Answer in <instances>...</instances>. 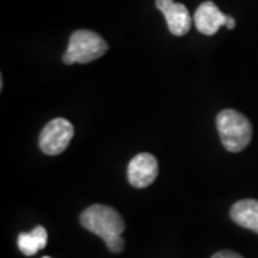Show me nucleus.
Returning a JSON list of instances; mask_svg holds the SVG:
<instances>
[{"label": "nucleus", "instance_id": "f257e3e1", "mask_svg": "<svg viewBox=\"0 0 258 258\" xmlns=\"http://www.w3.org/2000/svg\"><path fill=\"white\" fill-rule=\"evenodd\" d=\"M81 224L83 228L101 237L111 252L118 254L125 248V241L122 238L125 221L115 208L101 204L91 205L81 214Z\"/></svg>", "mask_w": 258, "mask_h": 258}, {"label": "nucleus", "instance_id": "f03ea898", "mask_svg": "<svg viewBox=\"0 0 258 258\" xmlns=\"http://www.w3.org/2000/svg\"><path fill=\"white\" fill-rule=\"evenodd\" d=\"M217 129L222 145L230 152H241L252 138L251 122L235 109H224L217 115Z\"/></svg>", "mask_w": 258, "mask_h": 258}, {"label": "nucleus", "instance_id": "7ed1b4c3", "mask_svg": "<svg viewBox=\"0 0 258 258\" xmlns=\"http://www.w3.org/2000/svg\"><path fill=\"white\" fill-rule=\"evenodd\" d=\"M108 52L105 39L92 30H76L69 37L68 49L64 52L63 63H91Z\"/></svg>", "mask_w": 258, "mask_h": 258}, {"label": "nucleus", "instance_id": "20e7f679", "mask_svg": "<svg viewBox=\"0 0 258 258\" xmlns=\"http://www.w3.org/2000/svg\"><path fill=\"white\" fill-rule=\"evenodd\" d=\"M74 125L64 118H56L47 122L39 135V148L46 155L55 157L62 154L74 138Z\"/></svg>", "mask_w": 258, "mask_h": 258}, {"label": "nucleus", "instance_id": "39448f33", "mask_svg": "<svg viewBox=\"0 0 258 258\" xmlns=\"http://www.w3.org/2000/svg\"><path fill=\"white\" fill-rule=\"evenodd\" d=\"M158 176V161L152 154L142 152L131 159L128 165V181L135 188H147Z\"/></svg>", "mask_w": 258, "mask_h": 258}, {"label": "nucleus", "instance_id": "423d86ee", "mask_svg": "<svg viewBox=\"0 0 258 258\" xmlns=\"http://www.w3.org/2000/svg\"><path fill=\"white\" fill-rule=\"evenodd\" d=\"M155 6L165 16L169 32L175 36H184L189 32L192 19L189 12L182 3H175L174 0H157Z\"/></svg>", "mask_w": 258, "mask_h": 258}, {"label": "nucleus", "instance_id": "0eeeda50", "mask_svg": "<svg viewBox=\"0 0 258 258\" xmlns=\"http://www.w3.org/2000/svg\"><path fill=\"white\" fill-rule=\"evenodd\" d=\"M228 15H224L214 2H204L194 15V22L198 32L203 35L212 36L221 26L227 25Z\"/></svg>", "mask_w": 258, "mask_h": 258}, {"label": "nucleus", "instance_id": "6e6552de", "mask_svg": "<svg viewBox=\"0 0 258 258\" xmlns=\"http://www.w3.org/2000/svg\"><path fill=\"white\" fill-rule=\"evenodd\" d=\"M231 220L242 228L254 231L258 234V201L241 200L231 207Z\"/></svg>", "mask_w": 258, "mask_h": 258}, {"label": "nucleus", "instance_id": "1a4fd4ad", "mask_svg": "<svg viewBox=\"0 0 258 258\" xmlns=\"http://www.w3.org/2000/svg\"><path fill=\"white\" fill-rule=\"evenodd\" d=\"M47 244V231L37 225L30 232H22L18 237V247L25 255H35Z\"/></svg>", "mask_w": 258, "mask_h": 258}, {"label": "nucleus", "instance_id": "9d476101", "mask_svg": "<svg viewBox=\"0 0 258 258\" xmlns=\"http://www.w3.org/2000/svg\"><path fill=\"white\" fill-rule=\"evenodd\" d=\"M211 258H244V257L240 255L238 252H234V251H230V249H222V251L215 252Z\"/></svg>", "mask_w": 258, "mask_h": 258}, {"label": "nucleus", "instance_id": "9b49d317", "mask_svg": "<svg viewBox=\"0 0 258 258\" xmlns=\"http://www.w3.org/2000/svg\"><path fill=\"white\" fill-rule=\"evenodd\" d=\"M227 29H234L235 28V20H234V18H231V16H228V19H227Z\"/></svg>", "mask_w": 258, "mask_h": 258}, {"label": "nucleus", "instance_id": "f8f14e48", "mask_svg": "<svg viewBox=\"0 0 258 258\" xmlns=\"http://www.w3.org/2000/svg\"><path fill=\"white\" fill-rule=\"evenodd\" d=\"M43 258H50V257H43Z\"/></svg>", "mask_w": 258, "mask_h": 258}]
</instances>
